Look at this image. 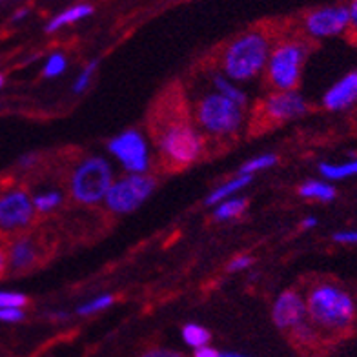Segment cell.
<instances>
[{"label": "cell", "instance_id": "8", "mask_svg": "<svg viewBox=\"0 0 357 357\" xmlns=\"http://www.w3.org/2000/svg\"><path fill=\"white\" fill-rule=\"evenodd\" d=\"M35 204L19 186L0 188V234H17L35 221Z\"/></svg>", "mask_w": 357, "mask_h": 357}, {"label": "cell", "instance_id": "30", "mask_svg": "<svg viewBox=\"0 0 357 357\" xmlns=\"http://www.w3.org/2000/svg\"><path fill=\"white\" fill-rule=\"evenodd\" d=\"M348 10V29H352V33L357 37V0H350L347 6Z\"/></svg>", "mask_w": 357, "mask_h": 357}, {"label": "cell", "instance_id": "34", "mask_svg": "<svg viewBox=\"0 0 357 357\" xmlns=\"http://www.w3.org/2000/svg\"><path fill=\"white\" fill-rule=\"evenodd\" d=\"M35 160H37V157L35 155H24V157H20L19 165L22 166V168H31V166L35 165Z\"/></svg>", "mask_w": 357, "mask_h": 357}, {"label": "cell", "instance_id": "19", "mask_svg": "<svg viewBox=\"0 0 357 357\" xmlns=\"http://www.w3.org/2000/svg\"><path fill=\"white\" fill-rule=\"evenodd\" d=\"M319 172L323 177L330 178V181H341V178L352 177L357 175V159L348 160V162H341V165H330V162H323L319 166Z\"/></svg>", "mask_w": 357, "mask_h": 357}, {"label": "cell", "instance_id": "4", "mask_svg": "<svg viewBox=\"0 0 357 357\" xmlns=\"http://www.w3.org/2000/svg\"><path fill=\"white\" fill-rule=\"evenodd\" d=\"M195 123L212 137H230L245 123V108L221 93H206L195 104Z\"/></svg>", "mask_w": 357, "mask_h": 357}, {"label": "cell", "instance_id": "9", "mask_svg": "<svg viewBox=\"0 0 357 357\" xmlns=\"http://www.w3.org/2000/svg\"><path fill=\"white\" fill-rule=\"evenodd\" d=\"M108 150L133 175H142L150 168V153L144 137L137 130H126L108 142Z\"/></svg>", "mask_w": 357, "mask_h": 357}, {"label": "cell", "instance_id": "7", "mask_svg": "<svg viewBox=\"0 0 357 357\" xmlns=\"http://www.w3.org/2000/svg\"><path fill=\"white\" fill-rule=\"evenodd\" d=\"M157 186V181L150 175H126V177L113 181L106 193V206L115 213H130L141 206L150 197Z\"/></svg>", "mask_w": 357, "mask_h": 357}, {"label": "cell", "instance_id": "37", "mask_svg": "<svg viewBox=\"0 0 357 357\" xmlns=\"http://www.w3.org/2000/svg\"><path fill=\"white\" fill-rule=\"evenodd\" d=\"M26 15H28V10L17 11V13H15V17H13V20H15V22H17V20H22L24 17H26Z\"/></svg>", "mask_w": 357, "mask_h": 357}, {"label": "cell", "instance_id": "32", "mask_svg": "<svg viewBox=\"0 0 357 357\" xmlns=\"http://www.w3.org/2000/svg\"><path fill=\"white\" fill-rule=\"evenodd\" d=\"M334 239L337 243H347V245H357V230H344L337 231L334 235Z\"/></svg>", "mask_w": 357, "mask_h": 357}, {"label": "cell", "instance_id": "29", "mask_svg": "<svg viewBox=\"0 0 357 357\" xmlns=\"http://www.w3.org/2000/svg\"><path fill=\"white\" fill-rule=\"evenodd\" d=\"M254 264V257L250 255H237L235 259H231L230 264H228V272H237V270H246L248 266Z\"/></svg>", "mask_w": 357, "mask_h": 357}, {"label": "cell", "instance_id": "5", "mask_svg": "<svg viewBox=\"0 0 357 357\" xmlns=\"http://www.w3.org/2000/svg\"><path fill=\"white\" fill-rule=\"evenodd\" d=\"M308 55V47L301 40H284L272 47L266 62L268 82L275 91L296 89L301 80L303 64Z\"/></svg>", "mask_w": 357, "mask_h": 357}, {"label": "cell", "instance_id": "26", "mask_svg": "<svg viewBox=\"0 0 357 357\" xmlns=\"http://www.w3.org/2000/svg\"><path fill=\"white\" fill-rule=\"evenodd\" d=\"M28 305V297L19 291L0 290V310L2 308H22Z\"/></svg>", "mask_w": 357, "mask_h": 357}, {"label": "cell", "instance_id": "6", "mask_svg": "<svg viewBox=\"0 0 357 357\" xmlns=\"http://www.w3.org/2000/svg\"><path fill=\"white\" fill-rule=\"evenodd\" d=\"M113 184V172L102 157H88L73 169L70 181L71 195L80 204H97L104 201Z\"/></svg>", "mask_w": 357, "mask_h": 357}, {"label": "cell", "instance_id": "28", "mask_svg": "<svg viewBox=\"0 0 357 357\" xmlns=\"http://www.w3.org/2000/svg\"><path fill=\"white\" fill-rule=\"evenodd\" d=\"M22 319V308H2V310H0V321H4V323H19V321Z\"/></svg>", "mask_w": 357, "mask_h": 357}, {"label": "cell", "instance_id": "14", "mask_svg": "<svg viewBox=\"0 0 357 357\" xmlns=\"http://www.w3.org/2000/svg\"><path fill=\"white\" fill-rule=\"evenodd\" d=\"M6 255H8V268L11 272H24V270H29L35 264L38 257V248L33 239L19 237V239L11 243Z\"/></svg>", "mask_w": 357, "mask_h": 357}, {"label": "cell", "instance_id": "2", "mask_svg": "<svg viewBox=\"0 0 357 357\" xmlns=\"http://www.w3.org/2000/svg\"><path fill=\"white\" fill-rule=\"evenodd\" d=\"M272 44L264 31L250 29L239 35L226 46L222 53L221 66L226 79H230L231 82H246L255 79L266 68Z\"/></svg>", "mask_w": 357, "mask_h": 357}, {"label": "cell", "instance_id": "20", "mask_svg": "<svg viewBox=\"0 0 357 357\" xmlns=\"http://www.w3.org/2000/svg\"><path fill=\"white\" fill-rule=\"evenodd\" d=\"M213 86L217 88V93H221L222 97L234 100V102H237L239 106H243V108L246 106L245 91L241 88H237L230 79H226V77L222 75H213Z\"/></svg>", "mask_w": 357, "mask_h": 357}, {"label": "cell", "instance_id": "1", "mask_svg": "<svg viewBox=\"0 0 357 357\" xmlns=\"http://www.w3.org/2000/svg\"><path fill=\"white\" fill-rule=\"evenodd\" d=\"M305 303L312 326L326 334H343L356 321L357 308L352 296L334 282H317Z\"/></svg>", "mask_w": 357, "mask_h": 357}, {"label": "cell", "instance_id": "27", "mask_svg": "<svg viewBox=\"0 0 357 357\" xmlns=\"http://www.w3.org/2000/svg\"><path fill=\"white\" fill-rule=\"evenodd\" d=\"M97 66H99V62L91 61L84 70L80 71V75L77 77L75 84H73V93H82L91 84V79H93L95 71H97Z\"/></svg>", "mask_w": 357, "mask_h": 357}, {"label": "cell", "instance_id": "39", "mask_svg": "<svg viewBox=\"0 0 357 357\" xmlns=\"http://www.w3.org/2000/svg\"><path fill=\"white\" fill-rule=\"evenodd\" d=\"M4 86V75H0V88Z\"/></svg>", "mask_w": 357, "mask_h": 357}, {"label": "cell", "instance_id": "21", "mask_svg": "<svg viewBox=\"0 0 357 357\" xmlns=\"http://www.w3.org/2000/svg\"><path fill=\"white\" fill-rule=\"evenodd\" d=\"M210 332H208L204 326L201 324H195V323H188L184 324L183 328V339L184 343L188 344L192 348H201V347H206L210 343Z\"/></svg>", "mask_w": 357, "mask_h": 357}, {"label": "cell", "instance_id": "31", "mask_svg": "<svg viewBox=\"0 0 357 357\" xmlns=\"http://www.w3.org/2000/svg\"><path fill=\"white\" fill-rule=\"evenodd\" d=\"M141 357H184L183 354L175 352V350H168V348H153L148 352L142 354Z\"/></svg>", "mask_w": 357, "mask_h": 357}, {"label": "cell", "instance_id": "25", "mask_svg": "<svg viewBox=\"0 0 357 357\" xmlns=\"http://www.w3.org/2000/svg\"><path fill=\"white\" fill-rule=\"evenodd\" d=\"M112 303H113V296H109V294H102V296H97V297H93L91 301L84 303V305H80L79 310H77V314H80V315L95 314V312H100V310H104V308L112 306Z\"/></svg>", "mask_w": 357, "mask_h": 357}, {"label": "cell", "instance_id": "35", "mask_svg": "<svg viewBox=\"0 0 357 357\" xmlns=\"http://www.w3.org/2000/svg\"><path fill=\"white\" fill-rule=\"evenodd\" d=\"M6 270H8V255H6V252L0 250V275L6 273Z\"/></svg>", "mask_w": 357, "mask_h": 357}, {"label": "cell", "instance_id": "10", "mask_svg": "<svg viewBox=\"0 0 357 357\" xmlns=\"http://www.w3.org/2000/svg\"><path fill=\"white\" fill-rule=\"evenodd\" d=\"M306 33L314 38L337 37L348 29L347 6H324L305 17Z\"/></svg>", "mask_w": 357, "mask_h": 357}, {"label": "cell", "instance_id": "38", "mask_svg": "<svg viewBox=\"0 0 357 357\" xmlns=\"http://www.w3.org/2000/svg\"><path fill=\"white\" fill-rule=\"evenodd\" d=\"M219 357H246V356H241V354H231V352H225V354H219Z\"/></svg>", "mask_w": 357, "mask_h": 357}, {"label": "cell", "instance_id": "3", "mask_svg": "<svg viewBox=\"0 0 357 357\" xmlns=\"http://www.w3.org/2000/svg\"><path fill=\"white\" fill-rule=\"evenodd\" d=\"M157 144L165 166L177 169L197 162L204 148L201 133L183 119H175L162 126V132L157 135Z\"/></svg>", "mask_w": 357, "mask_h": 357}, {"label": "cell", "instance_id": "18", "mask_svg": "<svg viewBox=\"0 0 357 357\" xmlns=\"http://www.w3.org/2000/svg\"><path fill=\"white\" fill-rule=\"evenodd\" d=\"M246 204H248L246 199H225V201H221L219 204H215L213 219H217V221H228V219L239 217L241 213L246 210Z\"/></svg>", "mask_w": 357, "mask_h": 357}, {"label": "cell", "instance_id": "33", "mask_svg": "<svg viewBox=\"0 0 357 357\" xmlns=\"http://www.w3.org/2000/svg\"><path fill=\"white\" fill-rule=\"evenodd\" d=\"M193 357H219V352H217L215 348L212 347H201L195 348V352H193Z\"/></svg>", "mask_w": 357, "mask_h": 357}, {"label": "cell", "instance_id": "11", "mask_svg": "<svg viewBox=\"0 0 357 357\" xmlns=\"http://www.w3.org/2000/svg\"><path fill=\"white\" fill-rule=\"evenodd\" d=\"M272 319L279 330L291 332L299 324L308 321L305 297L296 290H284L279 294L272 306Z\"/></svg>", "mask_w": 357, "mask_h": 357}, {"label": "cell", "instance_id": "24", "mask_svg": "<svg viewBox=\"0 0 357 357\" xmlns=\"http://www.w3.org/2000/svg\"><path fill=\"white\" fill-rule=\"evenodd\" d=\"M68 66V61L66 56L62 55V53H53L50 59L46 61V64H44V77H47V79H53V77H59L64 73V70H66Z\"/></svg>", "mask_w": 357, "mask_h": 357}, {"label": "cell", "instance_id": "16", "mask_svg": "<svg viewBox=\"0 0 357 357\" xmlns=\"http://www.w3.org/2000/svg\"><path fill=\"white\" fill-rule=\"evenodd\" d=\"M252 183V175H237V177H234L231 181H228V183L221 184L219 188L213 190L210 195H208L206 199V204L208 206H215V204H219L221 201H225V199H228L230 195H234V193H237L239 190L246 188L248 184Z\"/></svg>", "mask_w": 357, "mask_h": 357}, {"label": "cell", "instance_id": "22", "mask_svg": "<svg viewBox=\"0 0 357 357\" xmlns=\"http://www.w3.org/2000/svg\"><path fill=\"white\" fill-rule=\"evenodd\" d=\"M62 202V193L56 192V190H50V192H40L35 195L33 199V204H35V210L37 212H52L55 210L59 204Z\"/></svg>", "mask_w": 357, "mask_h": 357}, {"label": "cell", "instance_id": "13", "mask_svg": "<svg viewBox=\"0 0 357 357\" xmlns=\"http://www.w3.org/2000/svg\"><path fill=\"white\" fill-rule=\"evenodd\" d=\"M357 102V70L350 71L324 93L323 104L330 112H341Z\"/></svg>", "mask_w": 357, "mask_h": 357}, {"label": "cell", "instance_id": "36", "mask_svg": "<svg viewBox=\"0 0 357 357\" xmlns=\"http://www.w3.org/2000/svg\"><path fill=\"white\" fill-rule=\"evenodd\" d=\"M315 225H317V219H315V217H306L305 221H303V226H305V228H314Z\"/></svg>", "mask_w": 357, "mask_h": 357}, {"label": "cell", "instance_id": "23", "mask_svg": "<svg viewBox=\"0 0 357 357\" xmlns=\"http://www.w3.org/2000/svg\"><path fill=\"white\" fill-rule=\"evenodd\" d=\"M278 162V155L275 153H266V155H259L255 159L248 160L245 165L241 166L239 174L241 175H252L254 177L255 172H261V169H266V168H272L275 166Z\"/></svg>", "mask_w": 357, "mask_h": 357}, {"label": "cell", "instance_id": "17", "mask_svg": "<svg viewBox=\"0 0 357 357\" xmlns=\"http://www.w3.org/2000/svg\"><path fill=\"white\" fill-rule=\"evenodd\" d=\"M299 195L305 199H315V201H334L335 188L332 184L323 183V181H308L299 188Z\"/></svg>", "mask_w": 357, "mask_h": 357}, {"label": "cell", "instance_id": "12", "mask_svg": "<svg viewBox=\"0 0 357 357\" xmlns=\"http://www.w3.org/2000/svg\"><path fill=\"white\" fill-rule=\"evenodd\" d=\"M264 117L272 123H287L291 119H297L305 115L308 106L301 95L296 89L290 91H273L270 97H266L261 106Z\"/></svg>", "mask_w": 357, "mask_h": 357}, {"label": "cell", "instance_id": "15", "mask_svg": "<svg viewBox=\"0 0 357 357\" xmlns=\"http://www.w3.org/2000/svg\"><path fill=\"white\" fill-rule=\"evenodd\" d=\"M91 13H93V8H91L89 4L71 6V8L64 10L62 13L55 15V17L47 22L46 31L47 33H53V31H56V29L66 28V26H70V24H75L79 22V20L86 19V17H89Z\"/></svg>", "mask_w": 357, "mask_h": 357}]
</instances>
